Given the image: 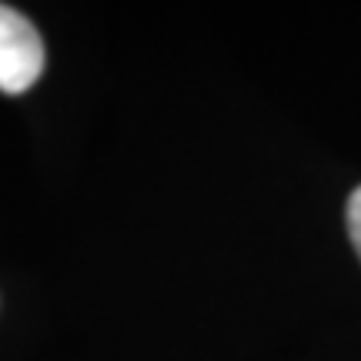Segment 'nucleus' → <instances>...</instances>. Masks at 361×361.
I'll use <instances>...</instances> for the list:
<instances>
[{"mask_svg": "<svg viewBox=\"0 0 361 361\" xmlns=\"http://www.w3.org/2000/svg\"><path fill=\"white\" fill-rule=\"evenodd\" d=\"M44 40L24 13L0 4V90L24 94L44 74Z\"/></svg>", "mask_w": 361, "mask_h": 361, "instance_id": "1", "label": "nucleus"}, {"mask_svg": "<svg viewBox=\"0 0 361 361\" xmlns=\"http://www.w3.org/2000/svg\"><path fill=\"white\" fill-rule=\"evenodd\" d=\"M345 218H348L351 245H355V251H358V258H361V188H358V191H351V197H348V211H345Z\"/></svg>", "mask_w": 361, "mask_h": 361, "instance_id": "2", "label": "nucleus"}]
</instances>
